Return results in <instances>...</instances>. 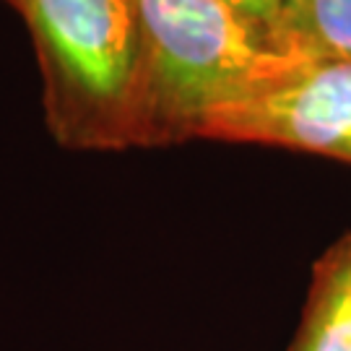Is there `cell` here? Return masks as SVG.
I'll return each mask as SVG.
<instances>
[{
	"label": "cell",
	"instance_id": "5b68a950",
	"mask_svg": "<svg viewBox=\"0 0 351 351\" xmlns=\"http://www.w3.org/2000/svg\"><path fill=\"white\" fill-rule=\"evenodd\" d=\"M281 55L351 63V0H284L274 24Z\"/></svg>",
	"mask_w": 351,
	"mask_h": 351
},
{
	"label": "cell",
	"instance_id": "277c9868",
	"mask_svg": "<svg viewBox=\"0 0 351 351\" xmlns=\"http://www.w3.org/2000/svg\"><path fill=\"white\" fill-rule=\"evenodd\" d=\"M289 351H351V232L317 258Z\"/></svg>",
	"mask_w": 351,
	"mask_h": 351
},
{
	"label": "cell",
	"instance_id": "8992f818",
	"mask_svg": "<svg viewBox=\"0 0 351 351\" xmlns=\"http://www.w3.org/2000/svg\"><path fill=\"white\" fill-rule=\"evenodd\" d=\"M226 5H232L239 16H245L255 29H261L265 37L271 39L274 45V24H276V16L281 11V3L284 0H221ZM276 47V45H274Z\"/></svg>",
	"mask_w": 351,
	"mask_h": 351
},
{
	"label": "cell",
	"instance_id": "6da1fadb",
	"mask_svg": "<svg viewBox=\"0 0 351 351\" xmlns=\"http://www.w3.org/2000/svg\"><path fill=\"white\" fill-rule=\"evenodd\" d=\"M141 19L136 149L206 138L219 114L297 63L221 0H141Z\"/></svg>",
	"mask_w": 351,
	"mask_h": 351
},
{
	"label": "cell",
	"instance_id": "3957f363",
	"mask_svg": "<svg viewBox=\"0 0 351 351\" xmlns=\"http://www.w3.org/2000/svg\"><path fill=\"white\" fill-rule=\"evenodd\" d=\"M206 141L263 143L351 164V63H291L252 99L219 114Z\"/></svg>",
	"mask_w": 351,
	"mask_h": 351
},
{
	"label": "cell",
	"instance_id": "7a4b0ae2",
	"mask_svg": "<svg viewBox=\"0 0 351 351\" xmlns=\"http://www.w3.org/2000/svg\"><path fill=\"white\" fill-rule=\"evenodd\" d=\"M32 32L45 125L71 151L136 149L141 0H5Z\"/></svg>",
	"mask_w": 351,
	"mask_h": 351
}]
</instances>
